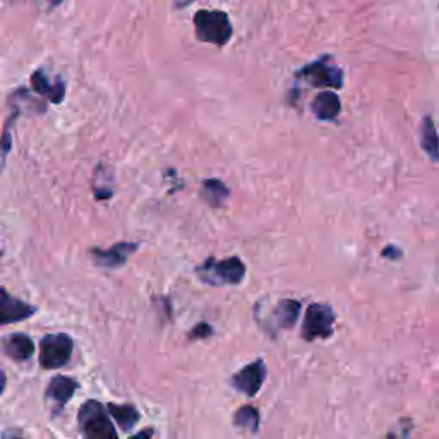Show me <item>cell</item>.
I'll list each match as a JSON object with an SVG mask.
<instances>
[{
  "label": "cell",
  "instance_id": "obj_1",
  "mask_svg": "<svg viewBox=\"0 0 439 439\" xmlns=\"http://www.w3.org/2000/svg\"><path fill=\"white\" fill-rule=\"evenodd\" d=\"M246 264L237 256L226 259L208 257L201 266L196 268V275L203 283L211 287H225V285H239L246 278Z\"/></svg>",
  "mask_w": 439,
  "mask_h": 439
},
{
  "label": "cell",
  "instance_id": "obj_2",
  "mask_svg": "<svg viewBox=\"0 0 439 439\" xmlns=\"http://www.w3.org/2000/svg\"><path fill=\"white\" fill-rule=\"evenodd\" d=\"M110 412L98 400H88L78 414L79 431L88 439H115L118 433L110 420Z\"/></svg>",
  "mask_w": 439,
  "mask_h": 439
},
{
  "label": "cell",
  "instance_id": "obj_3",
  "mask_svg": "<svg viewBox=\"0 0 439 439\" xmlns=\"http://www.w3.org/2000/svg\"><path fill=\"white\" fill-rule=\"evenodd\" d=\"M197 40L223 47L233 34L232 23L223 10H197L194 16Z\"/></svg>",
  "mask_w": 439,
  "mask_h": 439
},
{
  "label": "cell",
  "instance_id": "obj_4",
  "mask_svg": "<svg viewBox=\"0 0 439 439\" xmlns=\"http://www.w3.org/2000/svg\"><path fill=\"white\" fill-rule=\"evenodd\" d=\"M74 341L65 333L45 334L40 341V365L43 369H62L72 357Z\"/></svg>",
  "mask_w": 439,
  "mask_h": 439
},
{
  "label": "cell",
  "instance_id": "obj_5",
  "mask_svg": "<svg viewBox=\"0 0 439 439\" xmlns=\"http://www.w3.org/2000/svg\"><path fill=\"white\" fill-rule=\"evenodd\" d=\"M297 78L308 81L316 88H334L343 86V71L333 62L330 55H325L319 61L311 62L297 72Z\"/></svg>",
  "mask_w": 439,
  "mask_h": 439
},
{
  "label": "cell",
  "instance_id": "obj_6",
  "mask_svg": "<svg viewBox=\"0 0 439 439\" xmlns=\"http://www.w3.org/2000/svg\"><path fill=\"white\" fill-rule=\"evenodd\" d=\"M334 312L328 304L314 302L308 308L302 323L301 336L306 341H312L316 338H330L333 334Z\"/></svg>",
  "mask_w": 439,
  "mask_h": 439
},
{
  "label": "cell",
  "instance_id": "obj_7",
  "mask_svg": "<svg viewBox=\"0 0 439 439\" xmlns=\"http://www.w3.org/2000/svg\"><path fill=\"white\" fill-rule=\"evenodd\" d=\"M266 364H264L263 358H257V361L244 365L237 374H233L232 379H230V385L239 393L253 398V396H256L259 393L261 386L266 381Z\"/></svg>",
  "mask_w": 439,
  "mask_h": 439
},
{
  "label": "cell",
  "instance_id": "obj_8",
  "mask_svg": "<svg viewBox=\"0 0 439 439\" xmlns=\"http://www.w3.org/2000/svg\"><path fill=\"white\" fill-rule=\"evenodd\" d=\"M79 381L74 378H69V376H55L50 379L47 389H45V400L50 405L52 416H58V414L64 410V407L71 402L72 396L78 393L79 389Z\"/></svg>",
  "mask_w": 439,
  "mask_h": 439
},
{
  "label": "cell",
  "instance_id": "obj_9",
  "mask_svg": "<svg viewBox=\"0 0 439 439\" xmlns=\"http://www.w3.org/2000/svg\"><path fill=\"white\" fill-rule=\"evenodd\" d=\"M36 312V306L23 302L21 299L10 295L6 288H0V323L2 325L24 321V319H30Z\"/></svg>",
  "mask_w": 439,
  "mask_h": 439
},
{
  "label": "cell",
  "instance_id": "obj_10",
  "mask_svg": "<svg viewBox=\"0 0 439 439\" xmlns=\"http://www.w3.org/2000/svg\"><path fill=\"white\" fill-rule=\"evenodd\" d=\"M138 244L136 242H118L111 246L110 249H100V247H92L89 254H92L93 261L102 268H120L127 263L129 256L138 250Z\"/></svg>",
  "mask_w": 439,
  "mask_h": 439
},
{
  "label": "cell",
  "instance_id": "obj_11",
  "mask_svg": "<svg viewBox=\"0 0 439 439\" xmlns=\"http://www.w3.org/2000/svg\"><path fill=\"white\" fill-rule=\"evenodd\" d=\"M299 312H301V302L295 299H281L271 311L270 325H266L264 328H268L266 331L275 330V336H277V331L288 330L295 325Z\"/></svg>",
  "mask_w": 439,
  "mask_h": 439
},
{
  "label": "cell",
  "instance_id": "obj_12",
  "mask_svg": "<svg viewBox=\"0 0 439 439\" xmlns=\"http://www.w3.org/2000/svg\"><path fill=\"white\" fill-rule=\"evenodd\" d=\"M31 88L38 95L47 98L48 102L55 103V105L62 103L65 98V83L61 78L55 79V81H50L43 69H38V71L33 72V76H31Z\"/></svg>",
  "mask_w": 439,
  "mask_h": 439
},
{
  "label": "cell",
  "instance_id": "obj_13",
  "mask_svg": "<svg viewBox=\"0 0 439 439\" xmlns=\"http://www.w3.org/2000/svg\"><path fill=\"white\" fill-rule=\"evenodd\" d=\"M3 354L16 362L30 361L34 354V343L31 336L24 333H10L2 340Z\"/></svg>",
  "mask_w": 439,
  "mask_h": 439
},
{
  "label": "cell",
  "instance_id": "obj_14",
  "mask_svg": "<svg viewBox=\"0 0 439 439\" xmlns=\"http://www.w3.org/2000/svg\"><path fill=\"white\" fill-rule=\"evenodd\" d=\"M312 114L319 118V120H336L340 115L341 103L336 93L333 92H321L311 103Z\"/></svg>",
  "mask_w": 439,
  "mask_h": 439
},
{
  "label": "cell",
  "instance_id": "obj_15",
  "mask_svg": "<svg viewBox=\"0 0 439 439\" xmlns=\"http://www.w3.org/2000/svg\"><path fill=\"white\" fill-rule=\"evenodd\" d=\"M200 196L211 208H222L230 196V189L220 179H208L201 184Z\"/></svg>",
  "mask_w": 439,
  "mask_h": 439
},
{
  "label": "cell",
  "instance_id": "obj_16",
  "mask_svg": "<svg viewBox=\"0 0 439 439\" xmlns=\"http://www.w3.org/2000/svg\"><path fill=\"white\" fill-rule=\"evenodd\" d=\"M109 409L110 416L114 417L115 422L118 424L124 433H131L132 427L139 422L141 416H139L138 409L134 405H129V403H124V405H117V403H109L107 405Z\"/></svg>",
  "mask_w": 439,
  "mask_h": 439
},
{
  "label": "cell",
  "instance_id": "obj_17",
  "mask_svg": "<svg viewBox=\"0 0 439 439\" xmlns=\"http://www.w3.org/2000/svg\"><path fill=\"white\" fill-rule=\"evenodd\" d=\"M261 424L259 410L253 405H244L233 416V426L239 429H249L250 433H257Z\"/></svg>",
  "mask_w": 439,
  "mask_h": 439
},
{
  "label": "cell",
  "instance_id": "obj_18",
  "mask_svg": "<svg viewBox=\"0 0 439 439\" xmlns=\"http://www.w3.org/2000/svg\"><path fill=\"white\" fill-rule=\"evenodd\" d=\"M420 136H422V148L426 149L427 155L438 162L439 160V136L436 132V127H434V122L431 120L429 117L424 118L422 122V129H420Z\"/></svg>",
  "mask_w": 439,
  "mask_h": 439
},
{
  "label": "cell",
  "instance_id": "obj_19",
  "mask_svg": "<svg viewBox=\"0 0 439 439\" xmlns=\"http://www.w3.org/2000/svg\"><path fill=\"white\" fill-rule=\"evenodd\" d=\"M213 334V328H211L210 325H206V323H200V325H196L193 328V331L189 333V338H193V340H197V338H208Z\"/></svg>",
  "mask_w": 439,
  "mask_h": 439
},
{
  "label": "cell",
  "instance_id": "obj_20",
  "mask_svg": "<svg viewBox=\"0 0 439 439\" xmlns=\"http://www.w3.org/2000/svg\"><path fill=\"white\" fill-rule=\"evenodd\" d=\"M383 256H388V257H393V259H398V257L402 256V253H400V250H396L393 246H388L385 250H383Z\"/></svg>",
  "mask_w": 439,
  "mask_h": 439
},
{
  "label": "cell",
  "instance_id": "obj_21",
  "mask_svg": "<svg viewBox=\"0 0 439 439\" xmlns=\"http://www.w3.org/2000/svg\"><path fill=\"white\" fill-rule=\"evenodd\" d=\"M43 2H45V6H48V9H54V7L61 6L64 0H43Z\"/></svg>",
  "mask_w": 439,
  "mask_h": 439
},
{
  "label": "cell",
  "instance_id": "obj_22",
  "mask_svg": "<svg viewBox=\"0 0 439 439\" xmlns=\"http://www.w3.org/2000/svg\"><path fill=\"white\" fill-rule=\"evenodd\" d=\"M151 434H153V431H151V429H146V431H142V433L136 434L134 439H138V438H141V436H151Z\"/></svg>",
  "mask_w": 439,
  "mask_h": 439
}]
</instances>
